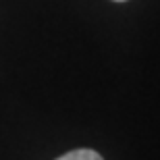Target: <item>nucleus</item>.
Returning a JSON list of instances; mask_svg holds the SVG:
<instances>
[{"instance_id": "1", "label": "nucleus", "mask_w": 160, "mask_h": 160, "mask_svg": "<svg viewBox=\"0 0 160 160\" xmlns=\"http://www.w3.org/2000/svg\"><path fill=\"white\" fill-rule=\"evenodd\" d=\"M56 160H104L98 152L94 150H88V148H81V150H73V152H67L62 154L60 158Z\"/></svg>"}, {"instance_id": "2", "label": "nucleus", "mask_w": 160, "mask_h": 160, "mask_svg": "<svg viewBox=\"0 0 160 160\" xmlns=\"http://www.w3.org/2000/svg\"><path fill=\"white\" fill-rule=\"evenodd\" d=\"M114 2H125V0H114Z\"/></svg>"}]
</instances>
